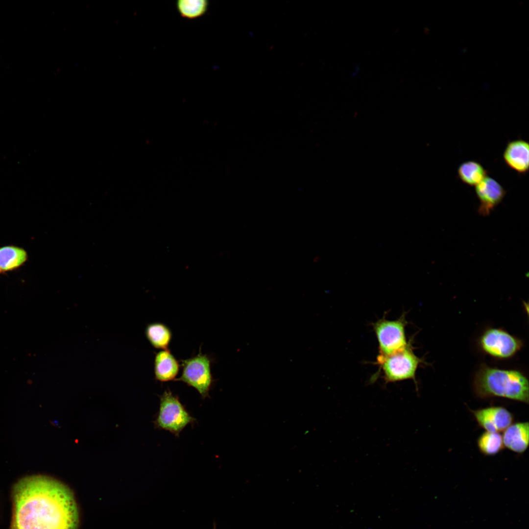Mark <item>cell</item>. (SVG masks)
Returning a JSON list of instances; mask_svg holds the SVG:
<instances>
[{
  "instance_id": "cell-5",
  "label": "cell",
  "mask_w": 529,
  "mask_h": 529,
  "mask_svg": "<svg viewBox=\"0 0 529 529\" xmlns=\"http://www.w3.org/2000/svg\"><path fill=\"white\" fill-rule=\"evenodd\" d=\"M182 373L175 381L184 383L194 388L203 399L209 397L214 383L211 371V359L201 352L190 358L182 360Z\"/></svg>"
},
{
  "instance_id": "cell-11",
  "label": "cell",
  "mask_w": 529,
  "mask_h": 529,
  "mask_svg": "<svg viewBox=\"0 0 529 529\" xmlns=\"http://www.w3.org/2000/svg\"><path fill=\"white\" fill-rule=\"evenodd\" d=\"M504 432L502 437L505 447L518 454L527 450L529 444L528 422L511 424Z\"/></svg>"
},
{
  "instance_id": "cell-18",
  "label": "cell",
  "mask_w": 529,
  "mask_h": 529,
  "mask_svg": "<svg viewBox=\"0 0 529 529\" xmlns=\"http://www.w3.org/2000/svg\"></svg>"
},
{
  "instance_id": "cell-4",
  "label": "cell",
  "mask_w": 529,
  "mask_h": 529,
  "mask_svg": "<svg viewBox=\"0 0 529 529\" xmlns=\"http://www.w3.org/2000/svg\"><path fill=\"white\" fill-rule=\"evenodd\" d=\"M159 397L160 407L153 422L154 427L159 430L168 431L178 437L188 425L194 424L196 420L181 403L178 396L169 388Z\"/></svg>"
},
{
  "instance_id": "cell-7",
  "label": "cell",
  "mask_w": 529,
  "mask_h": 529,
  "mask_svg": "<svg viewBox=\"0 0 529 529\" xmlns=\"http://www.w3.org/2000/svg\"><path fill=\"white\" fill-rule=\"evenodd\" d=\"M523 345L521 340L500 328L487 329L478 339L479 347L482 352L498 359L513 357Z\"/></svg>"
},
{
  "instance_id": "cell-14",
  "label": "cell",
  "mask_w": 529,
  "mask_h": 529,
  "mask_svg": "<svg viewBox=\"0 0 529 529\" xmlns=\"http://www.w3.org/2000/svg\"><path fill=\"white\" fill-rule=\"evenodd\" d=\"M145 335L153 347L163 350L168 349L172 337L170 329L164 323L158 322L147 325Z\"/></svg>"
},
{
  "instance_id": "cell-2",
  "label": "cell",
  "mask_w": 529,
  "mask_h": 529,
  "mask_svg": "<svg viewBox=\"0 0 529 529\" xmlns=\"http://www.w3.org/2000/svg\"><path fill=\"white\" fill-rule=\"evenodd\" d=\"M529 381L517 369H504L482 364L476 372L473 388L481 398L502 397L529 403Z\"/></svg>"
},
{
  "instance_id": "cell-9",
  "label": "cell",
  "mask_w": 529,
  "mask_h": 529,
  "mask_svg": "<svg viewBox=\"0 0 529 529\" xmlns=\"http://www.w3.org/2000/svg\"><path fill=\"white\" fill-rule=\"evenodd\" d=\"M475 187L480 203L478 212L481 216H488L501 202L506 192L498 182L488 176Z\"/></svg>"
},
{
  "instance_id": "cell-12",
  "label": "cell",
  "mask_w": 529,
  "mask_h": 529,
  "mask_svg": "<svg viewBox=\"0 0 529 529\" xmlns=\"http://www.w3.org/2000/svg\"><path fill=\"white\" fill-rule=\"evenodd\" d=\"M180 368V364L168 349L156 353L154 362L155 379L161 382L175 380Z\"/></svg>"
},
{
  "instance_id": "cell-6",
  "label": "cell",
  "mask_w": 529,
  "mask_h": 529,
  "mask_svg": "<svg viewBox=\"0 0 529 529\" xmlns=\"http://www.w3.org/2000/svg\"><path fill=\"white\" fill-rule=\"evenodd\" d=\"M407 324L405 314L394 320L383 317L373 323L372 327L379 343V355L386 356L407 347L405 327Z\"/></svg>"
},
{
  "instance_id": "cell-3",
  "label": "cell",
  "mask_w": 529,
  "mask_h": 529,
  "mask_svg": "<svg viewBox=\"0 0 529 529\" xmlns=\"http://www.w3.org/2000/svg\"><path fill=\"white\" fill-rule=\"evenodd\" d=\"M410 342L402 350L392 354L378 355L376 364L385 384L411 379L417 385L416 370L424 361L414 354Z\"/></svg>"
},
{
  "instance_id": "cell-16",
  "label": "cell",
  "mask_w": 529,
  "mask_h": 529,
  "mask_svg": "<svg viewBox=\"0 0 529 529\" xmlns=\"http://www.w3.org/2000/svg\"><path fill=\"white\" fill-rule=\"evenodd\" d=\"M477 444L480 451L488 456L498 454L505 447L502 435L499 433L486 431L479 436Z\"/></svg>"
},
{
  "instance_id": "cell-10",
  "label": "cell",
  "mask_w": 529,
  "mask_h": 529,
  "mask_svg": "<svg viewBox=\"0 0 529 529\" xmlns=\"http://www.w3.org/2000/svg\"><path fill=\"white\" fill-rule=\"evenodd\" d=\"M505 164L520 174H525L529 168V144L522 139L509 142L503 152Z\"/></svg>"
},
{
  "instance_id": "cell-15",
  "label": "cell",
  "mask_w": 529,
  "mask_h": 529,
  "mask_svg": "<svg viewBox=\"0 0 529 529\" xmlns=\"http://www.w3.org/2000/svg\"><path fill=\"white\" fill-rule=\"evenodd\" d=\"M459 179L464 184L476 186L486 176L487 170L476 161H467L461 164L457 169Z\"/></svg>"
},
{
  "instance_id": "cell-1",
  "label": "cell",
  "mask_w": 529,
  "mask_h": 529,
  "mask_svg": "<svg viewBox=\"0 0 529 529\" xmlns=\"http://www.w3.org/2000/svg\"><path fill=\"white\" fill-rule=\"evenodd\" d=\"M9 529H77L79 513L73 493L61 482L46 475L19 480L11 492Z\"/></svg>"
},
{
  "instance_id": "cell-17",
  "label": "cell",
  "mask_w": 529,
  "mask_h": 529,
  "mask_svg": "<svg viewBox=\"0 0 529 529\" xmlns=\"http://www.w3.org/2000/svg\"><path fill=\"white\" fill-rule=\"evenodd\" d=\"M177 10L180 16L193 19L204 15L207 11V0H178L176 2Z\"/></svg>"
},
{
  "instance_id": "cell-13",
  "label": "cell",
  "mask_w": 529,
  "mask_h": 529,
  "mask_svg": "<svg viewBox=\"0 0 529 529\" xmlns=\"http://www.w3.org/2000/svg\"><path fill=\"white\" fill-rule=\"evenodd\" d=\"M27 253L22 247L14 245L0 247V273L18 269L27 261Z\"/></svg>"
},
{
  "instance_id": "cell-8",
  "label": "cell",
  "mask_w": 529,
  "mask_h": 529,
  "mask_svg": "<svg viewBox=\"0 0 529 529\" xmlns=\"http://www.w3.org/2000/svg\"><path fill=\"white\" fill-rule=\"evenodd\" d=\"M471 412L479 425L486 432L504 431L514 420L512 414L503 407H490Z\"/></svg>"
}]
</instances>
